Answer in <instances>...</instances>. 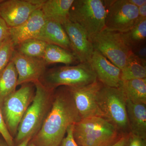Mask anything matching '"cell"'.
<instances>
[{
	"mask_svg": "<svg viewBox=\"0 0 146 146\" xmlns=\"http://www.w3.org/2000/svg\"><path fill=\"white\" fill-rule=\"evenodd\" d=\"M0 146H9L3 138H0Z\"/></svg>",
	"mask_w": 146,
	"mask_h": 146,
	"instance_id": "e575fe53",
	"label": "cell"
},
{
	"mask_svg": "<svg viewBox=\"0 0 146 146\" xmlns=\"http://www.w3.org/2000/svg\"><path fill=\"white\" fill-rule=\"evenodd\" d=\"M127 146H146V139L130 132L129 134Z\"/></svg>",
	"mask_w": 146,
	"mask_h": 146,
	"instance_id": "f1b7e54d",
	"label": "cell"
},
{
	"mask_svg": "<svg viewBox=\"0 0 146 146\" xmlns=\"http://www.w3.org/2000/svg\"><path fill=\"white\" fill-rule=\"evenodd\" d=\"M45 0H2L0 17L9 28L23 24L35 10L41 9Z\"/></svg>",
	"mask_w": 146,
	"mask_h": 146,
	"instance_id": "8fae6325",
	"label": "cell"
},
{
	"mask_svg": "<svg viewBox=\"0 0 146 146\" xmlns=\"http://www.w3.org/2000/svg\"><path fill=\"white\" fill-rule=\"evenodd\" d=\"M107 9L105 29L124 33L139 21L138 7L128 0L104 1Z\"/></svg>",
	"mask_w": 146,
	"mask_h": 146,
	"instance_id": "9c48e42d",
	"label": "cell"
},
{
	"mask_svg": "<svg viewBox=\"0 0 146 146\" xmlns=\"http://www.w3.org/2000/svg\"><path fill=\"white\" fill-rule=\"evenodd\" d=\"M46 21L41 9H39L23 24L9 28V37L14 48L25 40L35 39Z\"/></svg>",
	"mask_w": 146,
	"mask_h": 146,
	"instance_id": "9a60e30c",
	"label": "cell"
},
{
	"mask_svg": "<svg viewBox=\"0 0 146 146\" xmlns=\"http://www.w3.org/2000/svg\"><path fill=\"white\" fill-rule=\"evenodd\" d=\"M33 84L34 98L19 123L13 138L15 146L26 139H31L39 132L52 105L55 90L48 89L39 81Z\"/></svg>",
	"mask_w": 146,
	"mask_h": 146,
	"instance_id": "7a4b0ae2",
	"label": "cell"
},
{
	"mask_svg": "<svg viewBox=\"0 0 146 146\" xmlns=\"http://www.w3.org/2000/svg\"><path fill=\"white\" fill-rule=\"evenodd\" d=\"M35 39L49 44L56 45L72 52L66 32L61 24L55 21L47 20Z\"/></svg>",
	"mask_w": 146,
	"mask_h": 146,
	"instance_id": "2e32d148",
	"label": "cell"
},
{
	"mask_svg": "<svg viewBox=\"0 0 146 146\" xmlns=\"http://www.w3.org/2000/svg\"><path fill=\"white\" fill-rule=\"evenodd\" d=\"M103 84L98 80L77 87L67 86L72 95L81 119L91 117H102L98 104V94Z\"/></svg>",
	"mask_w": 146,
	"mask_h": 146,
	"instance_id": "30bf717a",
	"label": "cell"
},
{
	"mask_svg": "<svg viewBox=\"0 0 146 146\" xmlns=\"http://www.w3.org/2000/svg\"><path fill=\"white\" fill-rule=\"evenodd\" d=\"M27 146H36L35 145H34V144L32 142H31L30 141H29V142L28 144L27 145Z\"/></svg>",
	"mask_w": 146,
	"mask_h": 146,
	"instance_id": "d590c367",
	"label": "cell"
},
{
	"mask_svg": "<svg viewBox=\"0 0 146 146\" xmlns=\"http://www.w3.org/2000/svg\"><path fill=\"white\" fill-rule=\"evenodd\" d=\"M107 14L104 1L74 0L70 9L69 21L81 27L91 40L105 29Z\"/></svg>",
	"mask_w": 146,
	"mask_h": 146,
	"instance_id": "277c9868",
	"label": "cell"
},
{
	"mask_svg": "<svg viewBox=\"0 0 146 146\" xmlns=\"http://www.w3.org/2000/svg\"><path fill=\"white\" fill-rule=\"evenodd\" d=\"M11 60L18 73V86L40 81L46 71L47 65L43 58L27 56L15 49Z\"/></svg>",
	"mask_w": 146,
	"mask_h": 146,
	"instance_id": "7c38bea8",
	"label": "cell"
},
{
	"mask_svg": "<svg viewBox=\"0 0 146 146\" xmlns=\"http://www.w3.org/2000/svg\"><path fill=\"white\" fill-rule=\"evenodd\" d=\"M95 50L98 52L122 70L133 52L125 41L123 33L104 29L91 40Z\"/></svg>",
	"mask_w": 146,
	"mask_h": 146,
	"instance_id": "52a82bcc",
	"label": "cell"
},
{
	"mask_svg": "<svg viewBox=\"0 0 146 146\" xmlns=\"http://www.w3.org/2000/svg\"><path fill=\"white\" fill-rule=\"evenodd\" d=\"M125 41L132 49L142 46L146 37V19L139 20L136 25L127 32L122 33Z\"/></svg>",
	"mask_w": 146,
	"mask_h": 146,
	"instance_id": "cb8c5ba5",
	"label": "cell"
},
{
	"mask_svg": "<svg viewBox=\"0 0 146 146\" xmlns=\"http://www.w3.org/2000/svg\"><path fill=\"white\" fill-rule=\"evenodd\" d=\"M144 78H146V60L138 57L133 52L125 68L121 70L122 80Z\"/></svg>",
	"mask_w": 146,
	"mask_h": 146,
	"instance_id": "7402d4cb",
	"label": "cell"
},
{
	"mask_svg": "<svg viewBox=\"0 0 146 146\" xmlns=\"http://www.w3.org/2000/svg\"><path fill=\"white\" fill-rule=\"evenodd\" d=\"M35 91L31 83L25 84L5 101L1 109L7 129L14 138L19 123L34 98Z\"/></svg>",
	"mask_w": 146,
	"mask_h": 146,
	"instance_id": "ba28073f",
	"label": "cell"
},
{
	"mask_svg": "<svg viewBox=\"0 0 146 146\" xmlns=\"http://www.w3.org/2000/svg\"><path fill=\"white\" fill-rule=\"evenodd\" d=\"M96 76L89 63L56 67L46 71L40 80L48 89L54 90L61 86L77 87L93 83Z\"/></svg>",
	"mask_w": 146,
	"mask_h": 146,
	"instance_id": "5b68a950",
	"label": "cell"
},
{
	"mask_svg": "<svg viewBox=\"0 0 146 146\" xmlns=\"http://www.w3.org/2000/svg\"><path fill=\"white\" fill-rule=\"evenodd\" d=\"M81 120L67 86L55 89L52 105L42 127L31 142L36 146H59L68 127Z\"/></svg>",
	"mask_w": 146,
	"mask_h": 146,
	"instance_id": "6da1fadb",
	"label": "cell"
},
{
	"mask_svg": "<svg viewBox=\"0 0 146 146\" xmlns=\"http://www.w3.org/2000/svg\"><path fill=\"white\" fill-rule=\"evenodd\" d=\"M119 87L127 100L146 104V78L122 80Z\"/></svg>",
	"mask_w": 146,
	"mask_h": 146,
	"instance_id": "ffe728a7",
	"label": "cell"
},
{
	"mask_svg": "<svg viewBox=\"0 0 146 146\" xmlns=\"http://www.w3.org/2000/svg\"><path fill=\"white\" fill-rule=\"evenodd\" d=\"M18 74L13 62L10 60L0 72V109L5 100L16 91Z\"/></svg>",
	"mask_w": 146,
	"mask_h": 146,
	"instance_id": "d6986e66",
	"label": "cell"
},
{
	"mask_svg": "<svg viewBox=\"0 0 146 146\" xmlns=\"http://www.w3.org/2000/svg\"><path fill=\"white\" fill-rule=\"evenodd\" d=\"M139 20L146 19V4L138 7Z\"/></svg>",
	"mask_w": 146,
	"mask_h": 146,
	"instance_id": "4dcf8cb0",
	"label": "cell"
},
{
	"mask_svg": "<svg viewBox=\"0 0 146 146\" xmlns=\"http://www.w3.org/2000/svg\"><path fill=\"white\" fill-rule=\"evenodd\" d=\"M137 54H135L136 56L140 58L141 59L145 60L146 58V47L144 46L140 49L137 52Z\"/></svg>",
	"mask_w": 146,
	"mask_h": 146,
	"instance_id": "1f68e13d",
	"label": "cell"
},
{
	"mask_svg": "<svg viewBox=\"0 0 146 146\" xmlns=\"http://www.w3.org/2000/svg\"><path fill=\"white\" fill-rule=\"evenodd\" d=\"M129 134L123 135L117 142L110 146H127Z\"/></svg>",
	"mask_w": 146,
	"mask_h": 146,
	"instance_id": "f546056e",
	"label": "cell"
},
{
	"mask_svg": "<svg viewBox=\"0 0 146 146\" xmlns=\"http://www.w3.org/2000/svg\"><path fill=\"white\" fill-rule=\"evenodd\" d=\"M129 2L133 5L136 6L137 7L146 4V0H128Z\"/></svg>",
	"mask_w": 146,
	"mask_h": 146,
	"instance_id": "d6a6232c",
	"label": "cell"
},
{
	"mask_svg": "<svg viewBox=\"0 0 146 146\" xmlns=\"http://www.w3.org/2000/svg\"><path fill=\"white\" fill-rule=\"evenodd\" d=\"M43 59L47 65L61 63L70 65L80 63L78 59L72 52L53 44L47 45Z\"/></svg>",
	"mask_w": 146,
	"mask_h": 146,
	"instance_id": "44dd1931",
	"label": "cell"
},
{
	"mask_svg": "<svg viewBox=\"0 0 146 146\" xmlns=\"http://www.w3.org/2000/svg\"><path fill=\"white\" fill-rule=\"evenodd\" d=\"M89 64L97 80L108 87L118 88L121 82V70L97 51H94Z\"/></svg>",
	"mask_w": 146,
	"mask_h": 146,
	"instance_id": "5bb4252c",
	"label": "cell"
},
{
	"mask_svg": "<svg viewBox=\"0 0 146 146\" xmlns=\"http://www.w3.org/2000/svg\"><path fill=\"white\" fill-rule=\"evenodd\" d=\"M2 1V0H0V3H1V2Z\"/></svg>",
	"mask_w": 146,
	"mask_h": 146,
	"instance_id": "8d00e7d4",
	"label": "cell"
},
{
	"mask_svg": "<svg viewBox=\"0 0 146 146\" xmlns=\"http://www.w3.org/2000/svg\"><path fill=\"white\" fill-rule=\"evenodd\" d=\"M31 140V139H30V138L26 139L25 141H23L22 143H21V144H19L18 145L16 146H27L29 142Z\"/></svg>",
	"mask_w": 146,
	"mask_h": 146,
	"instance_id": "836d02e7",
	"label": "cell"
},
{
	"mask_svg": "<svg viewBox=\"0 0 146 146\" xmlns=\"http://www.w3.org/2000/svg\"><path fill=\"white\" fill-rule=\"evenodd\" d=\"M62 26L70 40L72 52L79 62L89 63L95 50L86 33L81 27L70 21Z\"/></svg>",
	"mask_w": 146,
	"mask_h": 146,
	"instance_id": "4fadbf2b",
	"label": "cell"
},
{
	"mask_svg": "<svg viewBox=\"0 0 146 146\" xmlns=\"http://www.w3.org/2000/svg\"><path fill=\"white\" fill-rule=\"evenodd\" d=\"M98 102L102 117L111 123L122 135L130 133L127 99L119 87L103 86L98 94Z\"/></svg>",
	"mask_w": 146,
	"mask_h": 146,
	"instance_id": "8992f818",
	"label": "cell"
},
{
	"mask_svg": "<svg viewBox=\"0 0 146 146\" xmlns=\"http://www.w3.org/2000/svg\"><path fill=\"white\" fill-rule=\"evenodd\" d=\"M73 134L80 146H110L123 135L111 123L100 117L80 120L74 124Z\"/></svg>",
	"mask_w": 146,
	"mask_h": 146,
	"instance_id": "3957f363",
	"label": "cell"
},
{
	"mask_svg": "<svg viewBox=\"0 0 146 146\" xmlns=\"http://www.w3.org/2000/svg\"><path fill=\"white\" fill-rule=\"evenodd\" d=\"M74 125H70L67 130V135L62 140L59 146H80L76 143L74 136L73 131Z\"/></svg>",
	"mask_w": 146,
	"mask_h": 146,
	"instance_id": "4316f807",
	"label": "cell"
},
{
	"mask_svg": "<svg viewBox=\"0 0 146 146\" xmlns=\"http://www.w3.org/2000/svg\"><path fill=\"white\" fill-rule=\"evenodd\" d=\"M126 109L131 133L146 139V104L127 100Z\"/></svg>",
	"mask_w": 146,
	"mask_h": 146,
	"instance_id": "e0dca14e",
	"label": "cell"
},
{
	"mask_svg": "<svg viewBox=\"0 0 146 146\" xmlns=\"http://www.w3.org/2000/svg\"><path fill=\"white\" fill-rule=\"evenodd\" d=\"M0 133L2 136V138L6 142L9 146H15L14 140L12 136H11L9 131L7 129L6 125L2 114L0 109Z\"/></svg>",
	"mask_w": 146,
	"mask_h": 146,
	"instance_id": "484cf974",
	"label": "cell"
},
{
	"mask_svg": "<svg viewBox=\"0 0 146 146\" xmlns=\"http://www.w3.org/2000/svg\"><path fill=\"white\" fill-rule=\"evenodd\" d=\"M48 44L39 39H29L21 42L14 48V49L27 56L43 58Z\"/></svg>",
	"mask_w": 146,
	"mask_h": 146,
	"instance_id": "603a6c76",
	"label": "cell"
},
{
	"mask_svg": "<svg viewBox=\"0 0 146 146\" xmlns=\"http://www.w3.org/2000/svg\"><path fill=\"white\" fill-rule=\"evenodd\" d=\"M14 50L10 37L0 46V72L10 62Z\"/></svg>",
	"mask_w": 146,
	"mask_h": 146,
	"instance_id": "d4e9b609",
	"label": "cell"
},
{
	"mask_svg": "<svg viewBox=\"0 0 146 146\" xmlns=\"http://www.w3.org/2000/svg\"><path fill=\"white\" fill-rule=\"evenodd\" d=\"M74 0H45L41 9L46 19L63 25L69 21V12Z\"/></svg>",
	"mask_w": 146,
	"mask_h": 146,
	"instance_id": "ac0fdd59",
	"label": "cell"
},
{
	"mask_svg": "<svg viewBox=\"0 0 146 146\" xmlns=\"http://www.w3.org/2000/svg\"><path fill=\"white\" fill-rule=\"evenodd\" d=\"M9 27L0 17V46L9 38Z\"/></svg>",
	"mask_w": 146,
	"mask_h": 146,
	"instance_id": "83f0119b",
	"label": "cell"
}]
</instances>
